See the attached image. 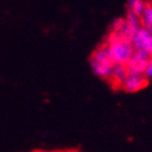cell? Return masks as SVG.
<instances>
[{"label": "cell", "instance_id": "10", "mask_svg": "<svg viewBox=\"0 0 152 152\" xmlns=\"http://www.w3.org/2000/svg\"><path fill=\"white\" fill-rule=\"evenodd\" d=\"M143 74L146 75V78L150 80L152 79V56H150L147 63H146V67H145V71H143Z\"/></svg>", "mask_w": 152, "mask_h": 152}, {"label": "cell", "instance_id": "1", "mask_svg": "<svg viewBox=\"0 0 152 152\" xmlns=\"http://www.w3.org/2000/svg\"><path fill=\"white\" fill-rule=\"evenodd\" d=\"M105 46L109 51V55L113 59V62L120 64H126L135 51L130 40L111 31L108 36V39H106Z\"/></svg>", "mask_w": 152, "mask_h": 152}, {"label": "cell", "instance_id": "8", "mask_svg": "<svg viewBox=\"0 0 152 152\" xmlns=\"http://www.w3.org/2000/svg\"><path fill=\"white\" fill-rule=\"evenodd\" d=\"M141 26L145 27L147 31H150L152 34V7L150 5H147V7L141 14Z\"/></svg>", "mask_w": 152, "mask_h": 152}, {"label": "cell", "instance_id": "11", "mask_svg": "<svg viewBox=\"0 0 152 152\" xmlns=\"http://www.w3.org/2000/svg\"><path fill=\"white\" fill-rule=\"evenodd\" d=\"M148 5H150V6L152 7V0H150V4H148Z\"/></svg>", "mask_w": 152, "mask_h": 152}, {"label": "cell", "instance_id": "7", "mask_svg": "<svg viewBox=\"0 0 152 152\" xmlns=\"http://www.w3.org/2000/svg\"><path fill=\"white\" fill-rule=\"evenodd\" d=\"M127 11L134 12L136 15L141 16V14L145 11L147 7V1L146 0H127Z\"/></svg>", "mask_w": 152, "mask_h": 152}, {"label": "cell", "instance_id": "4", "mask_svg": "<svg viewBox=\"0 0 152 152\" xmlns=\"http://www.w3.org/2000/svg\"><path fill=\"white\" fill-rule=\"evenodd\" d=\"M147 84L148 79L143 73H127L123 86H121V89H124L127 93H136L146 88Z\"/></svg>", "mask_w": 152, "mask_h": 152}, {"label": "cell", "instance_id": "2", "mask_svg": "<svg viewBox=\"0 0 152 152\" xmlns=\"http://www.w3.org/2000/svg\"><path fill=\"white\" fill-rule=\"evenodd\" d=\"M114 62L109 55V51L106 48L105 43L98 47L90 56V67L95 75L99 78L109 80L111 71H113Z\"/></svg>", "mask_w": 152, "mask_h": 152}, {"label": "cell", "instance_id": "9", "mask_svg": "<svg viewBox=\"0 0 152 152\" xmlns=\"http://www.w3.org/2000/svg\"><path fill=\"white\" fill-rule=\"evenodd\" d=\"M126 22H127V25L130 26L134 31H136L139 27H141V18L139 16V15H136L134 12H130V11H127V15H126V18H125Z\"/></svg>", "mask_w": 152, "mask_h": 152}, {"label": "cell", "instance_id": "5", "mask_svg": "<svg viewBox=\"0 0 152 152\" xmlns=\"http://www.w3.org/2000/svg\"><path fill=\"white\" fill-rule=\"evenodd\" d=\"M148 58L150 56L147 53L141 52V51H134L131 58L125 64L127 68V72L129 73H143Z\"/></svg>", "mask_w": 152, "mask_h": 152}, {"label": "cell", "instance_id": "6", "mask_svg": "<svg viewBox=\"0 0 152 152\" xmlns=\"http://www.w3.org/2000/svg\"><path fill=\"white\" fill-rule=\"evenodd\" d=\"M127 68L125 64H120V63H114L113 66V71H111V75L109 82L113 83V86H115L118 88H121L123 83L127 75Z\"/></svg>", "mask_w": 152, "mask_h": 152}, {"label": "cell", "instance_id": "3", "mask_svg": "<svg viewBox=\"0 0 152 152\" xmlns=\"http://www.w3.org/2000/svg\"><path fill=\"white\" fill-rule=\"evenodd\" d=\"M134 50L141 51L147 53L148 56H152V34L145 27H139L130 39Z\"/></svg>", "mask_w": 152, "mask_h": 152}]
</instances>
